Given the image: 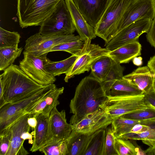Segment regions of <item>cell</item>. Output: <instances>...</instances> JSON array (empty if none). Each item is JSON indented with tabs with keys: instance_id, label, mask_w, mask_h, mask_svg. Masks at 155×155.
<instances>
[{
	"instance_id": "obj_1",
	"label": "cell",
	"mask_w": 155,
	"mask_h": 155,
	"mask_svg": "<svg viewBox=\"0 0 155 155\" xmlns=\"http://www.w3.org/2000/svg\"><path fill=\"white\" fill-rule=\"evenodd\" d=\"M107 99L102 82L93 76L85 77L77 85L70 101V112L73 115L70 124H76L87 114L100 108Z\"/></svg>"
},
{
	"instance_id": "obj_2",
	"label": "cell",
	"mask_w": 155,
	"mask_h": 155,
	"mask_svg": "<svg viewBox=\"0 0 155 155\" xmlns=\"http://www.w3.org/2000/svg\"><path fill=\"white\" fill-rule=\"evenodd\" d=\"M0 83L2 86L5 104L30 96L45 86L36 82L19 66L14 64L0 75Z\"/></svg>"
},
{
	"instance_id": "obj_3",
	"label": "cell",
	"mask_w": 155,
	"mask_h": 155,
	"mask_svg": "<svg viewBox=\"0 0 155 155\" xmlns=\"http://www.w3.org/2000/svg\"><path fill=\"white\" fill-rule=\"evenodd\" d=\"M63 0H17V13L22 28L40 26Z\"/></svg>"
},
{
	"instance_id": "obj_4",
	"label": "cell",
	"mask_w": 155,
	"mask_h": 155,
	"mask_svg": "<svg viewBox=\"0 0 155 155\" xmlns=\"http://www.w3.org/2000/svg\"><path fill=\"white\" fill-rule=\"evenodd\" d=\"M56 87L54 84L45 86L30 96L13 103H7L0 108V132L21 117L28 114Z\"/></svg>"
},
{
	"instance_id": "obj_5",
	"label": "cell",
	"mask_w": 155,
	"mask_h": 155,
	"mask_svg": "<svg viewBox=\"0 0 155 155\" xmlns=\"http://www.w3.org/2000/svg\"><path fill=\"white\" fill-rule=\"evenodd\" d=\"M132 0H109L100 20L94 28L96 36L107 42L116 33L118 24Z\"/></svg>"
},
{
	"instance_id": "obj_6",
	"label": "cell",
	"mask_w": 155,
	"mask_h": 155,
	"mask_svg": "<svg viewBox=\"0 0 155 155\" xmlns=\"http://www.w3.org/2000/svg\"><path fill=\"white\" fill-rule=\"evenodd\" d=\"M62 1L51 14L40 26L38 33L47 36L73 34L76 30L65 2Z\"/></svg>"
},
{
	"instance_id": "obj_7",
	"label": "cell",
	"mask_w": 155,
	"mask_h": 155,
	"mask_svg": "<svg viewBox=\"0 0 155 155\" xmlns=\"http://www.w3.org/2000/svg\"><path fill=\"white\" fill-rule=\"evenodd\" d=\"M100 108L113 120L124 115L142 110L150 106L144 98V93L136 96L107 97Z\"/></svg>"
},
{
	"instance_id": "obj_8",
	"label": "cell",
	"mask_w": 155,
	"mask_h": 155,
	"mask_svg": "<svg viewBox=\"0 0 155 155\" xmlns=\"http://www.w3.org/2000/svg\"><path fill=\"white\" fill-rule=\"evenodd\" d=\"M81 40L79 35L73 34L47 36L37 33L25 41V50L36 57H47L51 49L61 43Z\"/></svg>"
},
{
	"instance_id": "obj_9",
	"label": "cell",
	"mask_w": 155,
	"mask_h": 155,
	"mask_svg": "<svg viewBox=\"0 0 155 155\" xmlns=\"http://www.w3.org/2000/svg\"><path fill=\"white\" fill-rule=\"evenodd\" d=\"M153 20L145 17L125 27L105 42V48L110 51L128 43L138 40L143 33L148 31Z\"/></svg>"
},
{
	"instance_id": "obj_10",
	"label": "cell",
	"mask_w": 155,
	"mask_h": 155,
	"mask_svg": "<svg viewBox=\"0 0 155 155\" xmlns=\"http://www.w3.org/2000/svg\"><path fill=\"white\" fill-rule=\"evenodd\" d=\"M23 54L19 66L33 80L43 86L54 84L56 81L55 77L48 72L44 66L47 57H36L25 50Z\"/></svg>"
},
{
	"instance_id": "obj_11",
	"label": "cell",
	"mask_w": 155,
	"mask_h": 155,
	"mask_svg": "<svg viewBox=\"0 0 155 155\" xmlns=\"http://www.w3.org/2000/svg\"><path fill=\"white\" fill-rule=\"evenodd\" d=\"M92 40L85 41L83 48L79 55L69 71L66 74L64 80L68 82L69 79L75 75L89 71L93 61L97 58L104 55H108L110 51L102 48L98 45L91 43Z\"/></svg>"
},
{
	"instance_id": "obj_12",
	"label": "cell",
	"mask_w": 155,
	"mask_h": 155,
	"mask_svg": "<svg viewBox=\"0 0 155 155\" xmlns=\"http://www.w3.org/2000/svg\"><path fill=\"white\" fill-rule=\"evenodd\" d=\"M155 16V0H132L118 24L116 34L135 21L145 17L153 20Z\"/></svg>"
},
{
	"instance_id": "obj_13",
	"label": "cell",
	"mask_w": 155,
	"mask_h": 155,
	"mask_svg": "<svg viewBox=\"0 0 155 155\" xmlns=\"http://www.w3.org/2000/svg\"><path fill=\"white\" fill-rule=\"evenodd\" d=\"M32 116V114H25L5 129L8 130L10 136V144L6 155H26L29 154L23 146L25 141L22 140L21 136L25 132L30 131L31 128L28 124V119Z\"/></svg>"
},
{
	"instance_id": "obj_14",
	"label": "cell",
	"mask_w": 155,
	"mask_h": 155,
	"mask_svg": "<svg viewBox=\"0 0 155 155\" xmlns=\"http://www.w3.org/2000/svg\"><path fill=\"white\" fill-rule=\"evenodd\" d=\"M113 120L102 109L100 108L86 115L77 124L73 125V130L92 134L111 124Z\"/></svg>"
},
{
	"instance_id": "obj_15",
	"label": "cell",
	"mask_w": 155,
	"mask_h": 155,
	"mask_svg": "<svg viewBox=\"0 0 155 155\" xmlns=\"http://www.w3.org/2000/svg\"><path fill=\"white\" fill-rule=\"evenodd\" d=\"M87 22L94 28L104 13L109 0H73Z\"/></svg>"
},
{
	"instance_id": "obj_16",
	"label": "cell",
	"mask_w": 155,
	"mask_h": 155,
	"mask_svg": "<svg viewBox=\"0 0 155 155\" xmlns=\"http://www.w3.org/2000/svg\"><path fill=\"white\" fill-rule=\"evenodd\" d=\"M49 122L51 140L58 142L66 140L73 130V125L67 121L65 110L59 111L56 107L50 112Z\"/></svg>"
},
{
	"instance_id": "obj_17",
	"label": "cell",
	"mask_w": 155,
	"mask_h": 155,
	"mask_svg": "<svg viewBox=\"0 0 155 155\" xmlns=\"http://www.w3.org/2000/svg\"><path fill=\"white\" fill-rule=\"evenodd\" d=\"M67 7L70 13L75 29L81 39L85 41L95 38L96 36L94 28L85 19L75 5L73 0H65Z\"/></svg>"
},
{
	"instance_id": "obj_18",
	"label": "cell",
	"mask_w": 155,
	"mask_h": 155,
	"mask_svg": "<svg viewBox=\"0 0 155 155\" xmlns=\"http://www.w3.org/2000/svg\"><path fill=\"white\" fill-rule=\"evenodd\" d=\"M49 116L41 113L35 117L37 119V124L34 130L33 143L30 150L31 152L39 150L52 140Z\"/></svg>"
},
{
	"instance_id": "obj_19",
	"label": "cell",
	"mask_w": 155,
	"mask_h": 155,
	"mask_svg": "<svg viewBox=\"0 0 155 155\" xmlns=\"http://www.w3.org/2000/svg\"><path fill=\"white\" fill-rule=\"evenodd\" d=\"M124 77L137 86L143 93L148 92L153 87L155 78L147 66L139 67Z\"/></svg>"
},
{
	"instance_id": "obj_20",
	"label": "cell",
	"mask_w": 155,
	"mask_h": 155,
	"mask_svg": "<svg viewBox=\"0 0 155 155\" xmlns=\"http://www.w3.org/2000/svg\"><path fill=\"white\" fill-rule=\"evenodd\" d=\"M141 45L138 40L125 45L110 51L108 55L119 63H127L141 55Z\"/></svg>"
},
{
	"instance_id": "obj_21",
	"label": "cell",
	"mask_w": 155,
	"mask_h": 155,
	"mask_svg": "<svg viewBox=\"0 0 155 155\" xmlns=\"http://www.w3.org/2000/svg\"><path fill=\"white\" fill-rule=\"evenodd\" d=\"M92 134H84L72 130L66 140L67 155H84Z\"/></svg>"
},
{
	"instance_id": "obj_22",
	"label": "cell",
	"mask_w": 155,
	"mask_h": 155,
	"mask_svg": "<svg viewBox=\"0 0 155 155\" xmlns=\"http://www.w3.org/2000/svg\"><path fill=\"white\" fill-rule=\"evenodd\" d=\"M143 94L137 86L124 77L117 80L106 93L107 97L136 96Z\"/></svg>"
},
{
	"instance_id": "obj_23",
	"label": "cell",
	"mask_w": 155,
	"mask_h": 155,
	"mask_svg": "<svg viewBox=\"0 0 155 155\" xmlns=\"http://www.w3.org/2000/svg\"><path fill=\"white\" fill-rule=\"evenodd\" d=\"M79 56L72 55L69 58L58 61H52L47 58L44 66L47 71L54 77L67 74L70 70Z\"/></svg>"
},
{
	"instance_id": "obj_24",
	"label": "cell",
	"mask_w": 155,
	"mask_h": 155,
	"mask_svg": "<svg viewBox=\"0 0 155 155\" xmlns=\"http://www.w3.org/2000/svg\"><path fill=\"white\" fill-rule=\"evenodd\" d=\"M112 60L108 55L102 56L94 60L91 67L93 76L101 82L103 81L110 70Z\"/></svg>"
},
{
	"instance_id": "obj_25",
	"label": "cell",
	"mask_w": 155,
	"mask_h": 155,
	"mask_svg": "<svg viewBox=\"0 0 155 155\" xmlns=\"http://www.w3.org/2000/svg\"><path fill=\"white\" fill-rule=\"evenodd\" d=\"M105 129H101L92 134L84 155H103L106 139Z\"/></svg>"
},
{
	"instance_id": "obj_26",
	"label": "cell",
	"mask_w": 155,
	"mask_h": 155,
	"mask_svg": "<svg viewBox=\"0 0 155 155\" xmlns=\"http://www.w3.org/2000/svg\"><path fill=\"white\" fill-rule=\"evenodd\" d=\"M18 45L12 47L0 48V70L4 71L13 64L22 51Z\"/></svg>"
},
{
	"instance_id": "obj_27",
	"label": "cell",
	"mask_w": 155,
	"mask_h": 155,
	"mask_svg": "<svg viewBox=\"0 0 155 155\" xmlns=\"http://www.w3.org/2000/svg\"><path fill=\"white\" fill-rule=\"evenodd\" d=\"M112 60L110 70L105 80L102 82L105 94L117 80L121 79L124 76V68L119 62Z\"/></svg>"
},
{
	"instance_id": "obj_28",
	"label": "cell",
	"mask_w": 155,
	"mask_h": 155,
	"mask_svg": "<svg viewBox=\"0 0 155 155\" xmlns=\"http://www.w3.org/2000/svg\"><path fill=\"white\" fill-rule=\"evenodd\" d=\"M39 151L46 155H67L68 150L66 140H51L40 149Z\"/></svg>"
},
{
	"instance_id": "obj_29",
	"label": "cell",
	"mask_w": 155,
	"mask_h": 155,
	"mask_svg": "<svg viewBox=\"0 0 155 155\" xmlns=\"http://www.w3.org/2000/svg\"><path fill=\"white\" fill-rule=\"evenodd\" d=\"M64 90V87L58 88L56 87L47 94L44 99L45 106L42 114L49 116L51 110L59 105L58 98L60 95L63 93Z\"/></svg>"
},
{
	"instance_id": "obj_30",
	"label": "cell",
	"mask_w": 155,
	"mask_h": 155,
	"mask_svg": "<svg viewBox=\"0 0 155 155\" xmlns=\"http://www.w3.org/2000/svg\"><path fill=\"white\" fill-rule=\"evenodd\" d=\"M85 41L82 40L66 42L57 45L51 48L50 52L64 51L72 55L79 56L83 48Z\"/></svg>"
},
{
	"instance_id": "obj_31",
	"label": "cell",
	"mask_w": 155,
	"mask_h": 155,
	"mask_svg": "<svg viewBox=\"0 0 155 155\" xmlns=\"http://www.w3.org/2000/svg\"><path fill=\"white\" fill-rule=\"evenodd\" d=\"M126 140H141L143 143L150 147L155 146V130L150 129L141 133H129L121 137Z\"/></svg>"
},
{
	"instance_id": "obj_32",
	"label": "cell",
	"mask_w": 155,
	"mask_h": 155,
	"mask_svg": "<svg viewBox=\"0 0 155 155\" xmlns=\"http://www.w3.org/2000/svg\"><path fill=\"white\" fill-rule=\"evenodd\" d=\"M20 38L21 36L18 32L9 31L0 27V48L18 45Z\"/></svg>"
},
{
	"instance_id": "obj_33",
	"label": "cell",
	"mask_w": 155,
	"mask_h": 155,
	"mask_svg": "<svg viewBox=\"0 0 155 155\" xmlns=\"http://www.w3.org/2000/svg\"><path fill=\"white\" fill-rule=\"evenodd\" d=\"M115 148L117 155H137V147L129 140L116 138Z\"/></svg>"
},
{
	"instance_id": "obj_34",
	"label": "cell",
	"mask_w": 155,
	"mask_h": 155,
	"mask_svg": "<svg viewBox=\"0 0 155 155\" xmlns=\"http://www.w3.org/2000/svg\"><path fill=\"white\" fill-rule=\"evenodd\" d=\"M131 120H145L155 118V107L150 106L144 109L127 114L122 116Z\"/></svg>"
},
{
	"instance_id": "obj_35",
	"label": "cell",
	"mask_w": 155,
	"mask_h": 155,
	"mask_svg": "<svg viewBox=\"0 0 155 155\" xmlns=\"http://www.w3.org/2000/svg\"><path fill=\"white\" fill-rule=\"evenodd\" d=\"M109 126L105 129L106 135L103 155H117L115 148L116 137L111 126Z\"/></svg>"
},
{
	"instance_id": "obj_36",
	"label": "cell",
	"mask_w": 155,
	"mask_h": 155,
	"mask_svg": "<svg viewBox=\"0 0 155 155\" xmlns=\"http://www.w3.org/2000/svg\"><path fill=\"white\" fill-rule=\"evenodd\" d=\"M10 142V136L8 130L0 132V155H6Z\"/></svg>"
},
{
	"instance_id": "obj_37",
	"label": "cell",
	"mask_w": 155,
	"mask_h": 155,
	"mask_svg": "<svg viewBox=\"0 0 155 155\" xmlns=\"http://www.w3.org/2000/svg\"><path fill=\"white\" fill-rule=\"evenodd\" d=\"M146 37L147 41L155 48V16L148 31L147 33Z\"/></svg>"
},
{
	"instance_id": "obj_38",
	"label": "cell",
	"mask_w": 155,
	"mask_h": 155,
	"mask_svg": "<svg viewBox=\"0 0 155 155\" xmlns=\"http://www.w3.org/2000/svg\"><path fill=\"white\" fill-rule=\"evenodd\" d=\"M144 94L146 102L155 107V82L151 89L148 92Z\"/></svg>"
},
{
	"instance_id": "obj_39",
	"label": "cell",
	"mask_w": 155,
	"mask_h": 155,
	"mask_svg": "<svg viewBox=\"0 0 155 155\" xmlns=\"http://www.w3.org/2000/svg\"><path fill=\"white\" fill-rule=\"evenodd\" d=\"M147 66L152 73L155 75V55L150 58L148 61Z\"/></svg>"
},
{
	"instance_id": "obj_40",
	"label": "cell",
	"mask_w": 155,
	"mask_h": 155,
	"mask_svg": "<svg viewBox=\"0 0 155 155\" xmlns=\"http://www.w3.org/2000/svg\"><path fill=\"white\" fill-rule=\"evenodd\" d=\"M29 131H27L25 132L22 134L21 138L24 141L26 140H28V143L31 144H32L33 140H32V135L31 134L29 133Z\"/></svg>"
},
{
	"instance_id": "obj_41",
	"label": "cell",
	"mask_w": 155,
	"mask_h": 155,
	"mask_svg": "<svg viewBox=\"0 0 155 155\" xmlns=\"http://www.w3.org/2000/svg\"><path fill=\"white\" fill-rule=\"evenodd\" d=\"M28 123L31 128L34 130L37 125V120L35 117L32 116L28 118Z\"/></svg>"
},
{
	"instance_id": "obj_42",
	"label": "cell",
	"mask_w": 155,
	"mask_h": 155,
	"mask_svg": "<svg viewBox=\"0 0 155 155\" xmlns=\"http://www.w3.org/2000/svg\"><path fill=\"white\" fill-rule=\"evenodd\" d=\"M132 61L135 65L140 66L143 64L142 58L141 57H135L133 59Z\"/></svg>"
},
{
	"instance_id": "obj_43",
	"label": "cell",
	"mask_w": 155,
	"mask_h": 155,
	"mask_svg": "<svg viewBox=\"0 0 155 155\" xmlns=\"http://www.w3.org/2000/svg\"><path fill=\"white\" fill-rule=\"evenodd\" d=\"M146 155H155V146L150 147L144 150Z\"/></svg>"
},
{
	"instance_id": "obj_44",
	"label": "cell",
	"mask_w": 155,
	"mask_h": 155,
	"mask_svg": "<svg viewBox=\"0 0 155 155\" xmlns=\"http://www.w3.org/2000/svg\"><path fill=\"white\" fill-rule=\"evenodd\" d=\"M152 75L155 78V75L153 74L152 73Z\"/></svg>"
}]
</instances>
